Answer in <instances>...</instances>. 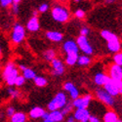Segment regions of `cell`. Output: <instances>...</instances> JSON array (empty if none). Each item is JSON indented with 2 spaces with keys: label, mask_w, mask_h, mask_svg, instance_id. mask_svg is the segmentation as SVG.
Masks as SVG:
<instances>
[{
  "label": "cell",
  "mask_w": 122,
  "mask_h": 122,
  "mask_svg": "<svg viewBox=\"0 0 122 122\" xmlns=\"http://www.w3.org/2000/svg\"><path fill=\"white\" fill-rule=\"evenodd\" d=\"M62 50L65 53V64L67 66H76V62L79 56V49L76 41L73 39H67L64 41L62 45Z\"/></svg>",
  "instance_id": "obj_1"
},
{
  "label": "cell",
  "mask_w": 122,
  "mask_h": 122,
  "mask_svg": "<svg viewBox=\"0 0 122 122\" xmlns=\"http://www.w3.org/2000/svg\"><path fill=\"white\" fill-rule=\"evenodd\" d=\"M20 74L21 73H20V69L18 66L12 61H9L4 66L1 75L7 86H15V81Z\"/></svg>",
  "instance_id": "obj_2"
},
{
  "label": "cell",
  "mask_w": 122,
  "mask_h": 122,
  "mask_svg": "<svg viewBox=\"0 0 122 122\" xmlns=\"http://www.w3.org/2000/svg\"><path fill=\"white\" fill-rule=\"evenodd\" d=\"M51 17H52L53 21L59 24H66L69 21L70 19V13L69 10L64 6L56 4L51 8Z\"/></svg>",
  "instance_id": "obj_3"
},
{
  "label": "cell",
  "mask_w": 122,
  "mask_h": 122,
  "mask_svg": "<svg viewBox=\"0 0 122 122\" xmlns=\"http://www.w3.org/2000/svg\"><path fill=\"white\" fill-rule=\"evenodd\" d=\"M26 37V29L25 26L21 23L16 22L12 27L11 33H10V40L13 45L22 44Z\"/></svg>",
  "instance_id": "obj_4"
},
{
  "label": "cell",
  "mask_w": 122,
  "mask_h": 122,
  "mask_svg": "<svg viewBox=\"0 0 122 122\" xmlns=\"http://www.w3.org/2000/svg\"><path fill=\"white\" fill-rule=\"evenodd\" d=\"M67 102H68V97L66 96L65 91H59L53 97V99L48 103L47 109H48V111L62 109L66 106Z\"/></svg>",
  "instance_id": "obj_5"
},
{
  "label": "cell",
  "mask_w": 122,
  "mask_h": 122,
  "mask_svg": "<svg viewBox=\"0 0 122 122\" xmlns=\"http://www.w3.org/2000/svg\"><path fill=\"white\" fill-rule=\"evenodd\" d=\"M94 96L96 99L102 103L105 107H112L115 105V98L109 95L103 87H98L94 91Z\"/></svg>",
  "instance_id": "obj_6"
},
{
  "label": "cell",
  "mask_w": 122,
  "mask_h": 122,
  "mask_svg": "<svg viewBox=\"0 0 122 122\" xmlns=\"http://www.w3.org/2000/svg\"><path fill=\"white\" fill-rule=\"evenodd\" d=\"M75 41H76L79 51H81L82 54H85L88 56H92L94 54V47L91 44L88 36L78 35L77 38L75 39Z\"/></svg>",
  "instance_id": "obj_7"
},
{
  "label": "cell",
  "mask_w": 122,
  "mask_h": 122,
  "mask_svg": "<svg viewBox=\"0 0 122 122\" xmlns=\"http://www.w3.org/2000/svg\"><path fill=\"white\" fill-rule=\"evenodd\" d=\"M50 65H51V74L54 77H60L65 74L66 64L61 58L56 57L52 62L50 63Z\"/></svg>",
  "instance_id": "obj_8"
},
{
  "label": "cell",
  "mask_w": 122,
  "mask_h": 122,
  "mask_svg": "<svg viewBox=\"0 0 122 122\" xmlns=\"http://www.w3.org/2000/svg\"><path fill=\"white\" fill-rule=\"evenodd\" d=\"M103 88L109 95L115 98L119 96V90L122 88V80H113L109 78L107 81V83L103 86Z\"/></svg>",
  "instance_id": "obj_9"
},
{
  "label": "cell",
  "mask_w": 122,
  "mask_h": 122,
  "mask_svg": "<svg viewBox=\"0 0 122 122\" xmlns=\"http://www.w3.org/2000/svg\"><path fill=\"white\" fill-rule=\"evenodd\" d=\"M93 101V95L87 93L82 96H79L78 98L72 100V105L74 109L75 108H88Z\"/></svg>",
  "instance_id": "obj_10"
},
{
  "label": "cell",
  "mask_w": 122,
  "mask_h": 122,
  "mask_svg": "<svg viewBox=\"0 0 122 122\" xmlns=\"http://www.w3.org/2000/svg\"><path fill=\"white\" fill-rule=\"evenodd\" d=\"M63 89L65 92H66L68 94L69 99L71 101L80 96V92H79L77 86L73 82H71V81H66V82H65L63 84Z\"/></svg>",
  "instance_id": "obj_11"
},
{
  "label": "cell",
  "mask_w": 122,
  "mask_h": 122,
  "mask_svg": "<svg viewBox=\"0 0 122 122\" xmlns=\"http://www.w3.org/2000/svg\"><path fill=\"white\" fill-rule=\"evenodd\" d=\"M107 75L110 79L122 80V66L114 63L109 65L107 69Z\"/></svg>",
  "instance_id": "obj_12"
},
{
  "label": "cell",
  "mask_w": 122,
  "mask_h": 122,
  "mask_svg": "<svg viewBox=\"0 0 122 122\" xmlns=\"http://www.w3.org/2000/svg\"><path fill=\"white\" fill-rule=\"evenodd\" d=\"M72 115L78 122H89L91 111L88 108H75Z\"/></svg>",
  "instance_id": "obj_13"
},
{
  "label": "cell",
  "mask_w": 122,
  "mask_h": 122,
  "mask_svg": "<svg viewBox=\"0 0 122 122\" xmlns=\"http://www.w3.org/2000/svg\"><path fill=\"white\" fill-rule=\"evenodd\" d=\"M25 29L27 31L34 33L39 31L40 29V22H39V18L37 16H31L29 18V20L27 21L26 25H25Z\"/></svg>",
  "instance_id": "obj_14"
},
{
  "label": "cell",
  "mask_w": 122,
  "mask_h": 122,
  "mask_svg": "<svg viewBox=\"0 0 122 122\" xmlns=\"http://www.w3.org/2000/svg\"><path fill=\"white\" fill-rule=\"evenodd\" d=\"M18 67H19V69H20V72H22V75L25 78L26 81H27V80H33L34 77L37 75L36 71H35L33 68L28 67V66H26L24 65V64H20V65L18 66Z\"/></svg>",
  "instance_id": "obj_15"
},
{
  "label": "cell",
  "mask_w": 122,
  "mask_h": 122,
  "mask_svg": "<svg viewBox=\"0 0 122 122\" xmlns=\"http://www.w3.org/2000/svg\"><path fill=\"white\" fill-rule=\"evenodd\" d=\"M108 79L109 77L105 71H97L93 76V82L97 87H103Z\"/></svg>",
  "instance_id": "obj_16"
},
{
  "label": "cell",
  "mask_w": 122,
  "mask_h": 122,
  "mask_svg": "<svg viewBox=\"0 0 122 122\" xmlns=\"http://www.w3.org/2000/svg\"><path fill=\"white\" fill-rule=\"evenodd\" d=\"M46 38L51 42L60 43L64 40V34L59 30H48L45 33Z\"/></svg>",
  "instance_id": "obj_17"
},
{
  "label": "cell",
  "mask_w": 122,
  "mask_h": 122,
  "mask_svg": "<svg viewBox=\"0 0 122 122\" xmlns=\"http://www.w3.org/2000/svg\"><path fill=\"white\" fill-rule=\"evenodd\" d=\"M121 42H120V39L119 37L111 40V41H107V51L111 54H115L119 51H121Z\"/></svg>",
  "instance_id": "obj_18"
},
{
  "label": "cell",
  "mask_w": 122,
  "mask_h": 122,
  "mask_svg": "<svg viewBox=\"0 0 122 122\" xmlns=\"http://www.w3.org/2000/svg\"><path fill=\"white\" fill-rule=\"evenodd\" d=\"M45 111L46 110L41 107H33L32 108L29 109L27 116H28V118L32 119V120H36L39 118H42L43 114L45 113Z\"/></svg>",
  "instance_id": "obj_19"
},
{
  "label": "cell",
  "mask_w": 122,
  "mask_h": 122,
  "mask_svg": "<svg viewBox=\"0 0 122 122\" xmlns=\"http://www.w3.org/2000/svg\"><path fill=\"white\" fill-rule=\"evenodd\" d=\"M93 60L91 56L82 54V55H79L78 59H77V62H76V66H78L79 67H88L91 66L92 64Z\"/></svg>",
  "instance_id": "obj_20"
},
{
  "label": "cell",
  "mask_w": 122,
  "mask_h": 122,
  "mask_svg": "<svg viewBox=\"0 0 122 122\" xmlns=\"http://www.w3.org/2000/svg\"><path fill=\"white\" fill-rule=\"evenodd\" d=\"M28 116L25 112L21 110H17L16 112L9 118V122H27Z\"/></svg>",
  "instance_id": "obj_21"
},
{
  "label": "cell",
  "mask_w": 122,
  "mask_h": 122,
  "mask_svg": "<svg viewBox=\"0 0 122 122\" xmlns=\"http://www.w3.org/2000/svg\"><path fill=\"white\" fill-rule=\"evenodd\" d=\"M65 117H66V116L63 114V112L61 111V109L49 111L48 119L52 120L53 122H63V121L65 120Z\"/></svg>",
  "instance_id": "obj_22"
},
{
  "label": "cell",
  "mask_w": 122,
  "mask_h": 122,
  "mask_svg": "<svg viewBox=\"0 0 122 122\" xmlns=\"http://www.w3.org/2000/svg\"><path fill=\"white\" fill-rule=\"evenodd\" d=\"M118 114L112 109H108L103 114V122H116L118 120Z\"/></svg>",
  "instance_id": "obj_23"
},
{
  "label": "cell",
  "mask_w": 122,
  "mask_h": 122,
  "mask_svg": "<svg viewBox=\"0 0 122 122\" xmlns=\"http://www.w3.org/2000/svg\"><path fill=\"white\" fill-rule=\"evenodd\" d=\"M7 96L12 99L16 100L21 97V91H20L16 86H8L7 88Z\"/></svg>",
  "instance_id": "obj_24"
},
{
  "label": "cell",
  "mask_w": 122,
  "mask_h": 122,
  "mask_svg": "<svg viewBox=\"0 0 122 122\" xmlns=\"http://www.w3.org/2000/svg\"><path fill=\"white\" fill-rule=\"evenodd\" d=\"M100 35L101 37L103 38L104 40H106V41H111V40H113L115 38H117L118 36L113 33L112 31H110V30L108 29H103V30H101V32H100Z\"/></svg>",
  "instance_id": "obj_25"
},
{
  "label": "cell",
  "mask_w": 122,
  "mask_h": 122,
  "mask_svg": "<svg viewBox=\"0 0 122 122\" xmlns=\"http://www.w3.org/2000/svg\"><path fill=\"white\" fill-rule=\"evenodd\" d=\"M56 57H57V52L52 48L47 49L43 52V59L47 63H51Z\"/></svg>",
  "instance_id": "obj_26"
},
{
  "label": "cell",
  "mask_w": 122,
  "mask_h": 122,
  "mask_svg": "<svg viewBox=\"0 0 122 122\" xmlns=\"http://www.w3.org/2000/svg\"><path fill=\"white\" fill-rule=\"evenodd\" d=\"M33 82H34L35 86H37L39 88H44L48 85V79L42 75H36L33 79Z\"/></svg>",
  "instance_id": "obj_27"
},
{
  "label": "cell",
  "mask_w": 122,
  "mask_h": 122,
  "mask_svg": "<svg viewBox=\"0 0 122 122\" xmlns=\"http://www.w3.org/2000/svg\"><path fill=\"white\" fill-rule=\"evenodd\" d=\"M73 109H74V107H73V105H72V102H71V100H68V102L66 104V106L61 109V111L63 112V114L65 115V116H66V115H68V114H70L73 111Z\"/></svg>",
  "instance_id": "obj_28"
},
{
  "label": "cell",
  "mask_w": 122,
  "mask_h": 122,
  "mask_svg": "<svg viewBox=\"0 0 122 122\" xmlns=\"http://www.w3.org/2000/svg\"><path fill=\"white\" fill-rule=\"evenodd\" d=\"M112 61H113V63H114V64L119 65V66H122V51H119V52L113 54Z\"/></svg>",
  "instance_id": "obj_29"
},
{
  "label": "cell",
  "mask_w": 122,
  "mask_h": 122,
  "mask_svg": "<svg viewBox=\"0 0 122 122\" xmlns=\"http://www.w3.org/2000/svg\"><path fill=\"white\" fill-rule=\"evenodd\" d=\"M25 82H26L25 78L22 74H20V75L17 77L16 81H15V86H16L17 88H21V87H23V86L25 84Z\"/></svg>",
  "instance_id": "obj_30"
},
{
  "label": "cell",
  "mask_w": 122,
  "mask_h": 122,
  "mask_svg": "<svg viewBox=\"0 0 122 122\" xmlns=\"http://www.w3.org/2000/svg\"><path fill=\"white\" fill-rule=\"evenodd\" d=\"M50 10V5L48 3H42L40 4L37 8V11L39 12V14H45Z\"/></svg>",
  "instance_id": "obj_31"
},
{
  "label": "cell",
  "mask_w": 122,
  "mask_h": 122,
  "mask_svg": "<svg viewBox=\"0 0 122 122\" xmlns=\"http://www.w3.org/2000/svg\"><path fill=\"white\" fill-rule=\"evenodd\" d=\"M86 16V12L84 11L83 9H81V8H78L76 9L75 11H74V17L78 20H83Z\"/></svg>",
  "instance_id": "obj_32"
},
{
  "label": "cell",
  "mask_w": 122,
  "mask_h": 122,
  "mask_svg": "<svg viewBox=\"0 0 122 122\" xmlns=\"http://www.w3.org/2000/svg\"><path fill=\"white\" fill-rule=\"evenodd\" d=\"M4 111H5V115H6V117L10 118V117H11V116L16 112V111H17V109H16V107H15L14 106H8Z\"/></svg>",
  "instance_id": "obj_33"
},
{
  "label": "cell",
  "mask_w": 122,
  "mask_h": 122,
  "mask_svg": "<svg viewBox=\"0 0 122 122\" xmlns=\"http://www.w3.org/2000/svg\"><path fill=\"white\" fill-rule=\"evenodd\" d=\"M91 33V29L87 25H83L79 30V35H83V36H89Z\"/></svg>",
  "instance_id": "obj_34"
},
{
  "label": "cell",
  "mask_w": 122,
  "mask_h": 122,
  "mask_svg": "<svg viewBox=\"0 0 122 122\" xmlns=\"http://www.w3.org/2000/svg\"><path fill=\"white\" fill-rule=\"evenodd\" d=\"M10 9H11V13L14 16H18L19 13H20V4L12 3V5L10 6Z\"/></svg>",
  "instance_id": "obj_35"
},
{
  "label": "cell",
  "mask_w": 122,
  "mask_h": 122,
  "mask_svg": "<svg viewBox=\"0 0 122 122\" xmlns=\"http://www.w3.org/2000/svg\"><path fill=\"white\" fill-rule=\"evenodd\" d=\"M12 3H13L12 0H0V7L3 9H7V8H10Z\"/></svg>",
  "instance_id": "obj_36"
},
{
  "label": "cell",
  "mask_w": 122,
  "mask_h": 122,
  "mask_svg": "<svg viewBox=\"0 0 122 122\" xmlns=\"http://www.w3.org/2000/svg\"><path fill=\"white\" fill-rule=\"evenodd\" d=\"M89 122H102V120H101V118H100L99 116L91 113L90 118H89Z\"/></svg>",
  "instance_id": "obj_37"
},
{
  "label": "cell",
  "mask_w": 122,
  "mask_h": 122,
  "mask_svg": "<svg viewBox=\"0 0 122 122\" xmlns=\"http://www.w3.org/2000/svg\"><path fill=\"white\" fill-rule=\"evenodd\" d=\"M75 118L73 117L72 114H68L66 115V122H75Z\"/></svg>",
  "instance_id": "obj_38"
},
{
  "label": "cell",
  "mask_w": 122,
  "mask_h": 122,
  "mask_svg": "<svg viewBox=\"0 0 122 122\" xmlns=\"http://www.w3.org/2000/svg\"><path fill=\"white\" fill-rule=\"evenodd\" d=\"M114 2H116V0H105L106 4H113Z\"/></svg>",
  "instance_id": "obj_39"
},
{
  "label": "cell",
  "mask_w": 122,
  "mask_h": 122,
  "mask_svg": "<svg viewBox=\"0 0 122 122\" xmlns=\"http://www.w3.org/2000/svg\"><path fill=\"white\" fill-rule=\"evenodd\" d=\"M39 15V12L37 11V10H34V11H32V16H37L38 17Z\"/></svg>",
  "instance_id": "obj_40"
},
{
  "label": "cell",
  "mask_w": 122,
  "mask_h": 122,
  "mask_svg": "<svg viewBox=\"0 0 122 122\" xmlns=\"http://www.w3.org/2000/svg\"><path fill=\"white\" fill-rule=\"evenodd\" d=\"M12 1H13V3H17V4H20V3H21V2L23 1V0H12Z\"/></svg>",
  "instance_id": "obj_41"
},
{
  "label": "cell",
  "mask_w": 122,
  "mask_h": 122,
  "mask_svg": "<svg viewBox=\"0 0 122 122\" xmlns=\"http://www.w3.org/2000/svg\"><path fill=\"white\" fill-rule=\"evenodd\" d=\"M42 122H53V121L50 119H42Z\"/></svg>",
  "instance_id": "obj_42"
},
{
  "label": "cell",
  "mask_w": 122,
  "mask_h": 122,
  "mask_svg": "<svg viewBox=\"0 0 122 122\" xmlns=\"http://www.w3.org/2000/svg\"><path fill=\"white\" fill-rule=\"evenodd\" d=\"M1 57H2V49L0 47V59H1Z\"/></svg>",
  "instance_id": "obj_43"
},
{
  "label": "cell",
  "mask_w": 122,
  "mask_h": 122,
  "mask_svg": "<svg viewBox=\"0 0 122 122\" xmlns=\"http://www.w3.org/2000/svg\"><path fill=\"white\" fill-rule=\"evenodd\" d=\"M119 95H121V96H122V88L119 90Z\"/></svg>",
  "instance_id": "obj_44"
},
{
  "label": "cell",
  "mask_w": 122,
  "mask_h": 122,
  "mask_svg": "<svg viewBox=\"0 0 122 122\" xmlns=\"http://www.w3.org/2000/svg\"><path fill=\"white\" fill-rule=\"evenodd\" d=\"M73 1H74V2H76V3H78V2H80V1H81V0H73Z\"/></svg>",
  "instance_id": "obj_45"
},
{
  "label": "cell",
  "mask_w": 122,
  "mask_h": 122,
  "mask_svg": "<svg viewBox=\"0 0 122 122\" xmlns=\"http://www.w3.org/2000/svg\"><path fill=\"white\" fill-rule=\"evenodd\" d=\"M116 122H122V119H120V118H118V120H117Z\"/></svg>",
  "instance_id": "obj_46"
},
{
  "label": "cell",
  "mask_w": 122,
  "mask_h": 122,
  "mask_svg": "<svg viewBox=\"0 0 122 122\" xmlns=\"http://www.w3.org/2000/svg\"><path fill=\"white\" fill-rule=\"evenodd\" d=\"M0 69H1V65H0Z\"/></svg>",
  "instance_id": "obj_47"
},
{
  "label": "cell",
  "mask_w": 122,
  "mask_h": 122,
  "mask_svg": "<svg viewBox=\"0 0 122 122\" xmlns=\"http://www.w3.org/2000/svg\"><path fill=\"white\" fill-rule=\"evenodd\" d=\"M75 122H78V121H75Z\"/></svg>",
  "instance_id": "obj_48"
}]
</instances>
